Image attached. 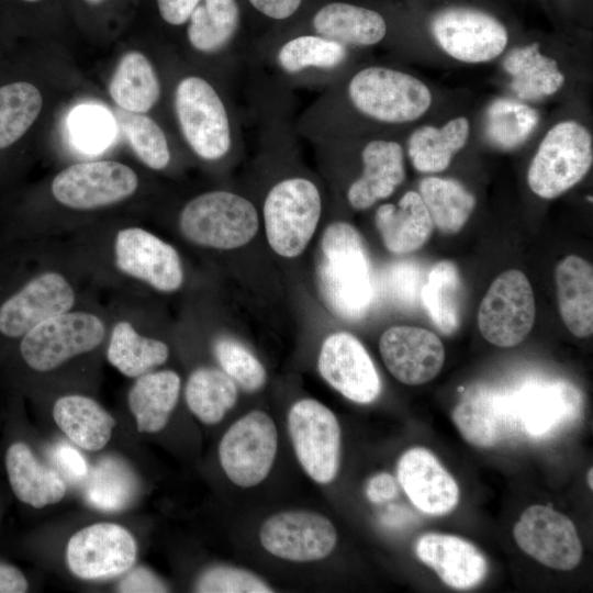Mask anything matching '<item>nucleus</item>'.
Listing matches in <instances>:
<instances>
[{
	"label": "nucleus",
	"instance_id": "obj_1",
	"mask_svg": "<svg viewBox=\"0 0 593 593\" xmlns=\"http://www.w3.org/2000/svg\"><path fill=\"white\" fill-rule=\"evenodd\" d=\"M316 281L326 307L346 321L365 317L376 298V282L365 242L349 223L329 224L321 238Z\"/></svg>",
	"mask_w": 593,
	"mask_h": 593
},
{
	"label": "nucleus",
	"instance_id": "obj_2",
	"mask_svg": "<svg viewBox=\"0 0 593 593\" xmlns=\"http://www.w3.org/2000/svg\"><path fill=\"white\" fill-rule=\"evenodd\" d=\"M174 108L182 137L199 158L217 161L230 154L237 138L235 119L209 80L197 75L180 79Z\"/></svg>",
	"mask_w": 593,
	"mask_h": 593
},
{
	"label": "nucleus",
	"instance_id": "obj_3",
	"mask_svg": "<svg viewBox=\"0 0 593 593\" xmlns=\"http://www.w3.org/2000/svg\"><path fill=\"white\" fill-rule=\"evenodd\" d=\"M182 235L209 248L233 249L256 235L259 216L246 198L226 190L201 193L189 200L179 215Z\"/></svg>",
	"mask_w": 593,
	"mask_h": 593
},
{
	"label": "nucleus",
	"instance_id": "obj_4",
	"mask_svg": "<svg viewBox=\"0 0 593 593\" xmlns=\"http://www.w3.org/2000/svg\"><path fill=\"white\" fill-rule=\"evenodd\" d=\"M350 105L363 116L388 124L417 120L430 107L432 94L417 78L383 66H369L348 81Z\"/></svg>",
	"mask_w": 593,
	"mask_h": 593
},
{
	"label": "nucleus",
	"instance_id": "obj_5",
	"mask_svg": "<svg viewBox=\"0 0 593 593\" xmlns=\"http://www.w3.org/2000/svg\"><path fill=\"white\" fill-rule=\"evenodd\" d=\"M266 236L280 256H299L312 238L322 214L317 186L304 177H289L268 191L262 208Z\"/></svg>",
	"mask_w": 593,
	"mask_h": 593
},
{
	"label": "nucleus",
	"instance_id": "obj_6",
	"mask_svg": "<svg viewBox=\"0 0 593 593\" xmlns=\"http://www.w3.org/2000/svg\"><path fill=\"white\" fill-rule=\"evenodd\" d=\"M593 161L590 132L575 121L552 126L529 165L527 182L540 198L553 199L577 184Z\"/></svg>",
	"mask_w": 593,
	"mask_h": 593
},
{
	"label": "nucleus",
	"instance_id": "obj_7",
	"mask_svg": "<svg viewBox=\"0 0 593 593\" xmlns=\"http://www.w3.org/2000/svg\"><path fill=\"white\" fill-rule=\"evenodd\" d=\"M107 336L104 320L90 311L70 310L27 332L19 344L20 355L33 370L47 372L92 351Z\"/></svg>",
	"mask_w": 593,
	"mask_h": 593
},
{
	"label": "nucleus",
	"instance_id": "obj_8",
	"mask_svg": "<svg viewBox=\"0 0 593 593\" xmlns=\"http://www.w3.org/2000/svg\"><path fill=\"white\" fill-rule=\"evenodd\" d=\"M76 299L75 287L64 273L37 272L0 299V336L21 339L36 325L72 310Z\"/></svg>",
	"mask_w": 593,
	"mask_h": 593
},
{
	"label": "nucleus",
	"instance_id": "obj_9",
	"mask_svg": "<svg viewBox=\"0 0 593 593\" xmlns=\"http://www.w3.org/2000/svg\"><path fill=\"white\" fill-rule=\"evenodd\" d=\"M138 188L136 172L115 160H97L70 165L53 179L51 191L61 205L90 211L120 203Z\"/></svg>",
	"mask_w": 593,
	"mask_h": 593
},
{
	"label": "nucleus",
	"instance_id": "obj_10",
	"mask_svg": "<svg viewBox=\"0 0 593 593\" xmlns=\"http://www.w3.org/2000/svg\"><path fill=\"white\" fill-rule=\"evenodd\" d=\"M535 298L527 277L517 269L502 272L490 286L478 312V326L491 344L507 348L522 343L535 322Z\"/></svg>",
	"mask_w": 593,
	"mask_h": 593
},
{
	"label": "nucleus",
	"instance_id": "obj_11",
	"mask_svg": "<svg viewBox=\"0 0 593 593\" xmlns=\"http://www.w3.org/2000/svg\"><path fill=\"white\" fill-rule=\"evenodd\" d=\"M288 428L296 458L315 482L327 484L337 475L342 434L334 413L321 402L303 399L288 414Z\"/></svg>",
	"mask_w": 593,
	"mask_h": 593
},
{
	"label": "nucleus",
	"instance_id": "obj_12",
	"mask_svg": "<svg viewBox=\"0 0 593 593\" xmlns=\"http://www.w3.org/2000/svg\"><path fill=\"white\" fill-rule=\"evenodd\" d=\"M277 447L273 421L262 411H253L236 421L222 437L220 462L234 484L250 488L270 472Z\"/></svg>",
	"mask_w": 593,
	"mask_h": 593
},
{
	"label": "nucleus",
	"instance_id": "obj_13",
	"mask_svg": "<svg viewBox=\"0 0 593 593\" xmlns=\"http://www.w3.org/2000/svg\"><path fill=\"white\" fill-rule=\"evenodd\" d=\"M429 29L448 55L465 63H483L497 57L508 40L505 26L496 18L469 7L439 10L432 16Z\"/></svg>",
	"mask_w": 593,
	"mask_h": 593
},
{
	"label": "nucleus",
	"instance_id": "obj_14",
	"mask_svg": "<svg viewBox=\"0 0 593 593\" xmlns=\"http://www.w3.org/2000/svg\"><path fill=\"white\" fill-rule=\"evenodd\" d=\"M113 258L121 273L159 292H175L183 283V268L176 248L145 228H121L114 236Z\"/></svg>",
	"mask_w": 593,
	"mask_h": 593
},
{
	"label": "nucleus",
	"instance_id": "obj_15",
	"mask_svg": "<svg viewBox=\"0 0 593 593\" xmlns=\"http://www.w3.org/2000/svg\"><path fill=\"white\" fill-rule=\"evenodd\" d=\"M137 546L124 527L98 523L77 532L66 550L70 571L85 580H101L123 574L135 563Z\"/></svg>",
	"mask_w": 593,
	"mask_h": 593
},
{
	"label": "nucleus",
	"instance_id": "obj_16",
	"mask_svg": "<svg viewBox=\"0 0 593 593\" xmlns=\"http://www.w3.org/2000/svg\"><path fill=\"white\" fill-rule=\"evenodd\" d=\"M513 535L525 553L549 568L572 570L582 559V544L574 524L549 506L527 507Z\"/></svg>",
	"mask_w": 593,
	"mask_h": 593
},
{
	"label": "nucleus",
	"instance_id": "obj_17",
	"mask_svg": "<svg viewBox=\"0 0 593 593\" xmlns=\"http://www.w3.org/2000/svg\"><path fill=\"white\" fill-rule=\"evenodd\" d=\"M259 539L276 557L307 562L324 559L334 550L337 532L332 522L318 513L287 511L265 521Z\"/></svg>",
	"mask_w": 593,
	"mask_h": 593
},
{
	"label": "nucleus",
	"instance_id": "obj_18",
	"mask_svg": "<svg viewBox=\"0 0 593 593\" xmlns=\"http://www.w3.org/2000/svg\"><path fill=\"white\" fill-rule=\"evenodd\" d=\"M317 367L323 379L345 398L360 404L373 402L381 380L372 359L354 335L338 332L322 344Z\"/></svg>",
	"mask_w": 593,
	"mask_h": 593
},
{
	"label": "nucleus",
	"instance_id": "obj_19",
	"mask_svg": "<svg viewBox=\"0 0 593 593\" xmlns=\"http://www.w3.org/2000/svg\"><path fill=\"white\" fill-rule=\"evenodd\" d=\"M383 362L391 374L409 385L434 379L445 361V348L436 334L415 326H392L379 343Z\"/></svg>",
	"mask_w": 593,
	"mask_h": 593
},
{
	"label": "nucleus",
	"instance_id": "obj_20",
	"mask_svg": "<svg viewBox=\"0 0 593 593\" xmlns=\"http://www.w3.org/2000/svg\"><path fill=\"white\" fill-rule=\"evenodd\" d=\"M398 480L412 504L428 515L450 513L459 502V486L429 450L413 447L398 462Z\"/></svg>",
	"mask_w": 593,
	"mask_h": 593
},
{
	"label": "nucleus",
	"instance_id": "obj_21",
	"mask_svg": "<svg viewBox=\"0 0 593 593\" xmlns=\"http://www.w3.org/2000/svg\"><path fill=\"white\" fill-rule=\"evenodd\" d=\"M415 552L424 564L452 589L474 588L488 573L484 555L472 542L456 535L423 534L415 544Z\"/></svg>",
	"mask_w": 593,
	"mask_h": 593
},
{
	"label": "nucleus",
	"instance_id": "obj_22",
	"mask_svg": "<svg viewBox=\"0 0 593 593\" xmlns=\"http://www.w3.org/2000/svg\"><path fill=\"white\" fill-rule=\"evenodd\" d=\"M362 172L347 190L356 210H366L390 197L405 178L402 146L394 141L373 139L361 152Z\"/></svg>",
	"mask_w": 593,
	"mask_h": 593
},
{
	"label": "nucleus",
	"instance_id": "obj_23",
	"mask_svg": "<svg viewBox=\"0 0 593 593\" xmlns=\"http://www.w3.org/2000/svg\"><path fill=\"white\" fill-rule=\"evenodd\" d=\"M510 398L516 419L534 436L571 417L580 406L579 392L564 382L530 383Z\"/></svg>",
	"mask_w": 593,
	"mask_h": 593
},
{
	"label": "nucleus",
	"instance_id": "obj_24",
	"mask_svg": "<svg viewBox=\"0 0 593 593\" xmlns=\"http://www.w3.org/2000/svg\"><path fill=\"white\" fill-rule=\"evenodd\" d=\"M376 226L383 245L393 254H409L422 247L430 237L433 221L418 192L407 191L398 204L378 208Z\"/></svg>",
	"mask_w": 593,
	"mask_h": 593
},
{
	"label": "nucleus",
	"instance_id": "obj_25",
	"mask_svg": "<svg viewBox=\"0 0 593 593\" xmlns=\"http://www.w3.org/2000/svg\"><path fill=\"white\" fill-rule=\"evenodd\" d=\"M558 306L568 329L584 338L593 332V268L585 259L570 255L555 270Z\"/></svg>",
	"mask_w": 593,
	"mask_h": 593
},
{
	"label": "nucleus",
	"instance_id": "obj_26",
	"mask_svg": "<svg viewBox=\"0 0 593 593\" xmlns=\"http://www.w3.org/2000/svg\"><path fill=\"white\" fill-rule=\"evenodd\" d=\"M313 33L349 46H371L387 34L384 18L377 11L347 2H331L312 19Z\"/></svg>",
	"mask_w": 593,
	"mask_h": 593
},
{
	"label": "nucleus",
	"instance_id": "obj_27",
	"mask_svg": "<svg viewBox=\"0 0 593 593\" xmlns=\"http://www.w3.org/2000/svg\"><path fill=\"white\" fill-rule=\"evenodd\" d=\"M10 485L16 497L35 508L59 502L66 493L63 478L40 462L24 443H14L5 455Z\"/></svg>",
	"mask_w": 593,
	"mask_h": 593
},
{
	"label": "nucleus",
	"instance_id": "obj_28",
	"mask_svg": "<svg viewBox=\"0 0 593 593\" xmlns=\"http://www.w3.org/2000/svg\"><path fill=\"white\" fill-rule=\"evenodd\" d=\"M180 387V377L172 370L149 371L136 378L128 391L127 404L138 432L157 433L167 425Z\"/></svg>",
	"mask_w": 593,
	"mask_h": 593
},
{
	"label": "nucleus",
	"instance_id": "obj_29",
	"mask_svg": "<svg viewBox=\"0 0 593 593\" xmlns=\"http://www.w3.org/2000/svg\"><path fill=\"white\" fill-rule=\"evenodd\" d=\"M348 47L315 33L300 34L284 41L273 51L276 68L287 77L325 75L340 67Z\"/></svg>",
	"mask_w": 593,
	"mask_h": 593
},
{
	"label": "nucleus",
	"instance_id": "obj_30",
	"mask_svg": "<svg viewBox=\"0 0 593 593\" xmlns=\"http://www.w3.org/2000/svg\"><path fill=\"white\" fill-rule=\"evenodd\" d=\"M57 426L78 447L97 451L110 440L115 419L93 399L70 394L59 398L53 407Z\"/></svg>",
	"mask_w": 593,
	"mask_h": 593
},
{
	"label": "nucleus",
	"instance_id": "obj_31",
	"mask_svg": "<svg viewBox=\"0 0 593 593\" xmlns=\"http://www.w3.org/2000/svg\"><path fill=\"white\" fill-rule=\"evenodd\" d=\"M109 93L122 110L146 113L157 104L161 87L149 59L132 51L121 57L110 80Z\"/></svg>",
	"mask_w": 593,
	"mask_h": 593
},
{
	"label": "nucleus",
	"instance_id": "obj_32",
	"mask_svg": "<svg viewBox=\"0 0 593 593\" xmlns=\"http://www.w3.org/2000/svg\"><path fill=\"white\" fill-rule=\"evenodd\" d=\"M451 417L462 437L478 447L494 446L501 438V423L508 419L497 392L484 387L465 391Z\"/></svg>",
	"mask_w": 593,
	"mask_h": 593
},
{
	"label": "nucleus",
	"instance_id": "obj_33",
	"mask_svg": "<svg viewBox=\"0 0 593 593\" xmlns=\"http://www.w3.org/2000/svg\"><path fill=\"white\" fill-rule=\"evenodd\" d=\"M503 67L512 76V90L523 100L553 94L564 82L557 61L542 55L537 43L512 49Z\"/></svg>",
	"mask_w": 593,
	"mask_h": 593
},
{
	"label": "nucleus",
	"instance_id": "obj_34",
	"mask_svg": "<svg viewBox=\"0 0 593 593\" xmlns=\"http://www.w3.org/2000/svg\"><path fill=\"white\" fill-rule=\"evenodd\" d=\"M166 343L138 333L132 322L118 321L110 334L107 358L122 374L137 378L166 362Z\"/></svg>",
	"mask_w": 593,
	"mask_h": 593
},
{
	"label": "nucleus",
	"instance_id": "obj_35",
	"mask_svg": "<svg viewBox=\"0 0 593 593\" xmlns=\"http://www.w3.org/2000/svg\"><path fill=\"white\" fill-rule=\"evenodd\" d=\"M236 0H201L187 24V38L199 53L213 55L225 51L239 25Z\"/></svg>",
	"mask_w": 593,
	"mask_h": 593
},
{
	"label": "nucleus",
	"instance_id": "obj_36",
	"mask_svg": "<svg viewBox=\"0 0 593 593\" xmlns=\"http://www.w3.org/2000/svg\"><path fill=\"white\" fill-rule=\"evenodd\" d=\"M469 122L455 118L441 127L422 126L415 130L407 143V153L414 168L421 172L445 170L454 155L467 143Z\"/></svg>",
	"mask_w": 593,
	"mask_h": 593
},
{
	"label": "nucleus",
	"instance_id": "obj_37",
	"mask_svg": "<svg viewBox=\"0 0 593 593\" xmlns=\"http://www.w3.org/2000/svg\"><path fill=\"white\" fill-rule=\"evenodd\" d=\"M418 189L433 224L444 234L458 233L474 210L475 198L457 180L427 177Z\"/></svg>",
	"mask_w": 593,
	"mask_h": 593
},
{
	"label": "nucleus",
	"instance_id": "obj_38",
	"mask_svg": "<svg viewBox=\"0 0 593 593\" xmlns=\"http://www.w3.org/2000/svg\"><path fill=\"white\" fill-rule=\"evenodd\" d=\"M189 410L204 424L219 423L237 401V384L224 371L199 368L186 385Z\"/></svg>",
	"mask_w": 593,
	"mask_h": 593
},
{
	"label": "nucleus",
	"instance_id": "obj_39",
	"mask_svg": "<svg viewBox=\"0 0 593 593\" xmlns=\"http://www.w3.org/2000/svg\"><path fill=\"white\" fill-rule=\"evenodd\" d=\"M461 281L458 268L448 260L430 269L421 289V301L435 326L444 334L454 333L460 324Z\"/></svg>",
	"mask_w": 593,
	"mask_h": 593
},
{
	"label": "nucleus",
	"instance_id": "obj_40",
	"mask_svg": "<svg viewBox=\"0 0 593 593\" xmlns=\"http://www.w3.org/2000/svg\"><path fill=\"white\" fill-rule=\"evenodd\" d=\"M538 122L539 115L532 107L501 98L486 109L484 132L493 146L511 150L521 146L532 135Z\"/></svg>",
	"mask_w": 593,
	"mask_h": 593
},
{
	"label": "nucleus",
	"instance_id": "obj_41",
	"mask_svg": "<svg viewBox=\"0 0 593 593\" xmlns=\"http://www.w3.org/2000/svg\"><path fill=\"white\" fill-rule=\"evenodd\" d=\"M42 105V94L31 82L0 86V150L15 144L30 130Z\"/></svg>",
	"mask_w": 593,
	"mask_h": 593
},
{
	"label": "nucleus",
	"instance_id": "obj_42",
	"mask_svg": "<svg viewBox=\"0 0 593 593\" xmlns=\"http://www.w3.org/2000/svg\"><path fill=\"white\" fill-rule=\"evenodd\" d=\"M135 492L136 480L128 468L116 459L105 458L91 472L87 497L102 511H119L132 501Z\"/></svg>",
	"mask_w": 593,
	"mask_h": 593
},
{
	"label": "nucleus",
	"instance_id": "obj_43",
	"mask_svg": "<svg viewBox=\"0 0 593 593\" xmlns=\"http://www.w3.org/2000/svg\"><path fill=\"white\" fill-rule=\"evenodd\" d=\"M120 122L130 146L144 165L154 170L169 165V144L155 120L145 113L126 112L120 115Z\"/></svg>",
	"mask_w": 593,
	"mask_h": 593
},
{
	"label": "nucleus",
	"instance_id": "obj_44",
	"mask_svg": "<svg viewBox=\"0 0 593 593\" xmlns=\"http://www.w3.org/2000/svg\"><path fill=\"white\" fill-rule=\"evenodd\" d=\"M213 350L223 371L242 389L254 392L264 387L267 374L262 363L240 343L219 338Z\"/></svg>",
	"mask_w": 593,
	"mask_h": 593
},
{
	"label": "nucleus",
	"instance_id": "obj_45",
	"mask_svg": "<svg viewBox=\"0 0 593 593\" xmlns=\"http://www.w3.org/2000/svg\"><path fill=\"white\" fill-rule=\"evenodd\" d=\"M113 121L109 113L94 105H81L69 116V132L76 145L86 152L104 148L113 136Z\"/></svg>",
	"mask_w": 593,
	"mask_h": 593
},
{
	"label": "nucleus",
	"instance_id": "obj_46",
	"mask_svg": "<svg viewBox=\"0 0 593 593\" xmlns=\"http://www.w3.org/2000/svg\"><path fill=\"white\" fill-rule=\"evenodd\" d=\"M201 593H269L271 588L256 574L235 567L216 566L204 571L195 584Z\"/></svg>",
	"mask_w": 593,
	"mask_h": 593
},
{
	"label": "nucleus",
	"instance_id": "obj_47",
	"mask_svg": "<svg viewBox=\"0 0 593 593\" xmlns=\"http://www.w3.org/2000/svg\"><path fill=\"white\" fill-rule=\"evenodd\" d=\"M387 296L395 304L405 307L416 305L423 286L421 271L410 262L390 265L382 279Z\"/></svg>",
	"mask_w": 593,
	"mask_h": 593
},
{
	"label": "nucleus",
	"instance_id": "obj_48",
	"mask_svg": "<svg viewBox=\"0 0 593 593\" xmlns=\"http://www.w3.org/2000/svg\"><path fill=\"white\" fill-rule=\"evenodd\" d=\"M52 459L71 481H81L88 475V465L81 454L68 444L56 445Z\"/></svg>",
	"mask_w": 593,
	"mask_h": 593
},
{
	"label": "nucleus",
	"instance_id": "obj_49",
	"mask_svg": "<svg viewBox=\"0 0 593 593\" xmlns=\"http://www.w3.org/2000/svg\"><path fill=\"white\" fill-rule=\"evenodd\" d=\"M119 592H167V585L150 570L137 567L128 570L118 585Z\"/></svg>",
	"mask_w": 593,
	"mask_h": 593
},
{
	"label": "nucleus",
	"instance_id": "obj_50",
	"mask_svg": "<svg viewBox=\"0 0 593 593\" xmlns=\"http://www.w3.org/2000/svg\"><path fill=\"white\" fill-rule=\"evenodd\" d=\"M160 19L168 25H184L201 0H155Z\"/></svg>",
	"mask_w": 593,
	"mask_h": 593
},
{
	"label": "nucleus",
	"instance_id": "obj_51",
	"mask_svg": "<svg viewBox=\"0 0 593 593\" xmlns=\"http://www.w3.org/2000/svg\"><path fill=\"white\" fill-rule=\"evenodd\" d=\"M303 0H248V2L262 15L277 21L292 16Z\"/></svg>",
	"mask_w": 593,
	"mask_h": 593
},
{
	"label": "nucleus",
	"instance_id": "obj_52",
	"mask_svg": "<svg viewBox=\"0 0 593 593\" xmlns=\"http://www.w3.org/2000/svg\"><path fill=\"white\" fill-rule=\"evenodd\" d=\"M398 494L394 478L385 472L373 475L367 484V496L373 503H383Z\"/></svg>",
	"mask_w": 593,
	"mask_h": 593
},
{
	"label": "nucleus",
	"instance_id": "obj_53",
	"mask_svg": "<svg viewBox=\"0 0 593 593\" xmlns=\"http://www.w3.org/2000/svg\"><path fill=\"white\" fill-rule=\"evenodd\" d=\"M27 590V581L16 568L0 564V593H22Z\"/></svg>",
	"mask_w": 593,
	"mask_h": 593
},
{
	"label": "nucleus",
	"instance_id": "obj_54",
	"mask_svg": "<svg viewBox=\"0 0 593 593\" xmlns=\"http://www.w3.org/2000/svg\"><path fill=\"white\" fill-rule=\"evenodd\" d=\"M81 1L86 7L96 9L108 3L110 0H81Z\"/></svg>",
	"mask_w": 593,
	"mask_h": 593
},
{
	"label": "nucleus",
	"instance_id": "obj_55",
	"mask_svg": "<svg viewBox=\"0 0 593 593\" xmlns=\"http://www.w3.org/2000/svg\"><path fill=\"white\" fill-rule=\"evenodd\" d=\"M15 1L24 3V4H40L44 2L45 0H15Z\"/></svg>",
	"mask_w": 593,
	"mask_h": 593
},
{
	"label": "nucleus",
	"instance_id": "obj_56",
	"mask_svg": "<svg viewBox=\"0 0 593 593\" xmlns=\"http://www.w3.org/2000/svg\"><path fill=\"white\" fill-rule=\"evenodd\" d=\"M592 478H593V469L590 468L589 471H588V485H589L590 489L593 488Z\"/></svg>",
	"mask_w": 593,
	"mask_h": 593
}]
</instances>
